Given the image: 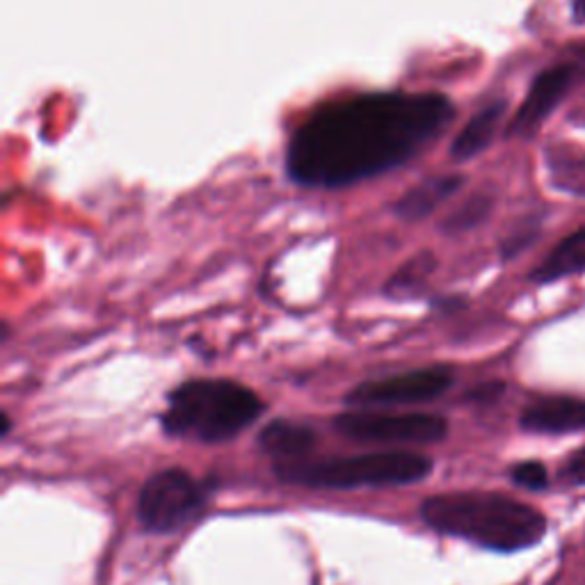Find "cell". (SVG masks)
Instances as JSON below:
<instances>
[{
	"mask_svg": "<svg viewBox=\"0 0 585 585\" xmlns=\"http://www.w3.org/2000/svg\"><path fill=\"white\" fill-rule=\"evenodd\" d=\"M437 92H369L325 103L293 131L286 174L316 190L355 185L410 163L453 122Z\"/></svg>",
	"mask_w": 585,
	"mask_h": 585,
	"instance_id": "6da1fadb",
	"label": "cell"
},
{
	"mask_svg": "<svg viewBox=\"0 0 585 585\" xmlns=\"http://www.w3.org/2000/svg\"><path fill=\"white\" fill-rule=\"evenodd\" d=\"M421 517L437 533L494 552L528 549L547 531V520L531 505L490 492L433 496L423 501Z\"/></svg>",
	"mask_w": 585,
	"mask_h": 585,
	"instance_id": "7a4b0ae2",
	"label": "cell"
},
{
	"mask_svg": "<svg viewBox=\"0 0 585 585\" xmlns=\"http://www.w3.org/2000/svg\"><path fill=\"white\" fill-rule=\"evenodd\" d=\"M265 405L256 392L233 380H190L170 394L161 416L163 431L172 437L218 444L243 433Z\"/></svg>",
	"mask_w": 585,
	"mask_h": 585,
	"instance_id": "3957f363",
	"label": "cell"
},
{
	"mask_svg": "<svg viewBox=\"0 0 585 585\" xmlns=\"http://www.w3.org/2000/svg\"><path fill=\"white\" fill-rule=\"evenodd\" d=\"M278 476L286 483L321 487V490H353V487H392L423 481L433 472V462L410 451L366 453L334 460H297L278 464Z\"/></svg>",
	"mask_w": 585,
	"mask_h": 585,
	"instance_id": "277c9868",
	"label": "cell"
},
{
	"mask_svg": "<svg viewBox=\"0 0 585 585\" xmlns=\"http://www.w3.org/2000/svg\"><path fill=\"white\" fill-rule=\"evenodd\" d=\"M204 487L183 470L151 476L138 498V517L149 533H174L200 513Z\"/></svg>",
	"mask_w": 585,
	"mask_h": 585,
	"instance_id": "5b68a950",
	"label": "cell"
},
{
	"mask_svg": "<svg viewBox=\"0 0 585 585\" xmlns=\"http://www.w3.org/2000/svg\"><path fill=\"white\" fill-rule=\"evenodd\" d=\"M334 427L360 444H435L448 435L446 418L421 412H347L334 418Z\"/></svg>",
	"mask_w": 585,
	"mask_h": 585,
	"instance_id": "8992f818",
	"label": "cell"
},
{
	"mask_svg": "<svg viewBox=\"0 0 585 585\" xmlns=\"http://www.w3.org/2000/svg\"><path fill=\"white\" fill-rule=\"evenodd\" d=\"M451 384H453V371L448 366L414 369L407 373L362 382L345 396V403L360 407L427 403L446 394Z\"/></svg>",
	"mask_w": 585,
	"mask_h": 585,
	"instance_id": "52a82bcc",
	"label": "cell"
},
{
	"mask_svg": "<svg viewBox=\"0 0 585 585\" xmlns=\"http://www.w3.org/2000/svg\"><path fill=\"white\" fill-rule=\"evenodd\" d=\"M578 64H561L539 73L533 81L522 108L517 110L515 120L511 122L508 135L531 138L554 112V108L565 99V94L578 83Z\"/></svg>",
	"mask_w": 585,
	"mask_h": 585,
	"instance_id": "ba28073f",
	"label": "cell"
},
{
	"mask_svg": "<svg viewBox=\"0 0 585 585\" xmlns=\"http://www.w3.org/2000/svg\"><path fill=\"white\" fill-rule=\"evenodd\" d=\"M522 427L544 435L585 431V401L563 396L535 401L522 412Z\"/></svg>",
	"mask_w": 585,
	"mask_h": 585,
	"instance_id": "9c48e42d",
	"label": "cell"
},
{
	"mask_svg": "<svg viewBox=\"0 0 585 585\" xmlns=\"http://www.w3.org/2000/svg\"><path fill=\"white\" fill-rule=\"evenodd\" d=\"M462 183L464 179L460 174L427 176L403 194V198L394 204V213L405 222H418L431 218L442 204H446L453 198V194L462 188Z\"/></svg>",
	"mask_w": 585,
	"mask_h": 585,
	"instance_id": "30bf717a",
	"label": "cell"
},
{
	"mask_svg": "<svg viewBox=\"0 0 585 585\" xmlns=\"http://www.w3.org/2000/svg\"><path fill=\"white\" fill-rule=\"evenodd\" d=\"M503 114H505L503 101H492L490 105L481 108L451 142V151H448L451 159L455 163H466L476 159L481 151H485L492 144Z\"/></svg>",
	"mask_w": 585,
	"mask_h": 585,
	"instance_id": "8fae6325",
	"label": "cell"
},
{
	"mask_svg": "<svg viewBox=\"0 0 585 585\" xmlns=\"http://www.w3.org/2000/svg\"><path fill=\"white\" fill-rule=\"evenodd\" d=\"M261 448L282 462L306 460L309 451L316 446V433L306 425H297L291 421H272L263 427L259 437Z\"/></svg>",
	"mask_w": 585,
	"mask_h": 585,
	"instance_id": "7c38bea8",
	"label": "cell"
},
{
	"mask_svg": "<svg viewBox=\"0 0 585 585\" xmlns=\"http://www.w3.org/2000/svg\"><path fill=\"white\" fill-rule=\"evenodd\" d=\"M583 270H585V226L554 248V252L533 272V280L547 284L561 278L576 275V272Z\"/></svg>",
	"mask_w": 585,
	"mask_h": 585,
	"instance_id": "4fadbf2b",
	"label": "cell"
},
{
	"mask_svg": "<svg viewBox=\"0 0 585 585\" xmlns=\"http://www.w3.org/2000/svg\"><path fill=\"white\" fill-rule=\"evenodd\" d=\"M547 163L554 185L585 198V153L561 147L556 151H549Z\"/></svg>",
	"mask_w": 585,
	"mask_h": 585,
	"instance_id": "5bb4252c",
	"label": "cell"
},
{
	"mask_svg": "<svg viewBox=\"0 0 585 585\" xmlns=\"http://www.w3.org/2000/svg\"><path fill=\"white\" fill-rule=\"evenodd\" d=\"M487 213H490V200H487V198H481V194H478V198H474V200H470V202H464L455 213H451V215L444 220L442 229H444V231H453V233H457V231H470V229H474V226H476Z\"/></svg>",
	"mask_w": 585,
	"mask_h": 585,
	"instance_id": "9a60e30c",
	"label": "cell"
},
{
	"mask_svg": "<svg viewBox=\"0 0 585 585\" xmlns=\"http://www.w3.org/2000/svg\"><path fill=\"white\" fill-rule=\"evenodd\" d=\"M433 270V259L431 254H418L414 261L405 263L401 270H399V275L389 282V291H399V293H410L412 289H416L423 280L427 272Z\"/></svg>",
	"mask_w": 585,
	"mask_h": 585,
	"instance_id": "2e32d148",
	"label": "cell"
},
{
	"mask_svg": "<svg viewBox=\"0 0 585 585\" xmlns=\"http://www.w3.org/2000/svg\"><path fill=\"white\" fill-rule=\"evenodd\" d=\"M511 476L520 487H526V490H544L549 483L547 470H544L539 462H522L513 466Z\"/></svg>",
	"mask_w": 585,
	"mask_h": 585,
	"instance_id": "e0dca14e",
	"label": "cell"
},
{
	"mask_svg": "<svg viewBox=\"0 0 585 585\" xmlns=\"http://www.w3.org/2000/svg\"><path fill=\"white\" fill-rule=\"evenodd\" d=\"M567 474L576 483H585V448L576 451L567 464Z\"/></svg>",
	"mask_w": 585,
	"mask_h": 585,
	"instance_id": "ac0fdd59",
	"label": "cell"
},
{
	"mask_svg": "<svg viewBox=\"0 0 585 585\" xmlns=\"http://www.w3.org/2000/svg\"><path fill=\"white\" fill-rule=\"evenodd\" d=\"M0 421H3V431H0V437H8L10 431H12V418L8 412H3V416H0Z\"/></svg>",
	"mask_w": 585,
	"mask_h": 585,
	"instance_id": "d6986e66",
	"label": "cell"
},
{
	"mask_svg": "<svg viewBox=\"0 0 585 585\" xmlns=\"http://www.w3.org/2000/svg\"><path fill=\"white\" fill-rule=\"evenodd\" d=\"M574 17L578 21H585V0H574Z\"/></svg>",
	"mask_w": 585,
	"mask_h": 585,
	"instance_id": "ffe728a7",
	"label": "cell"
}]
</instances>
